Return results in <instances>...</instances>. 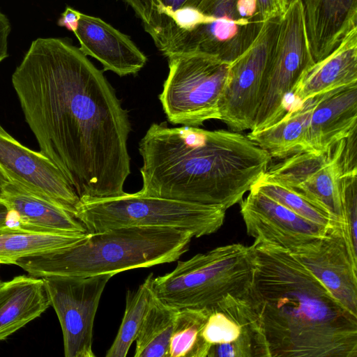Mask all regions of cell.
<instances>
[{"label": "cell", "mask_w": 357, "mask_h": 357, "mask_svg": "<svg viewBox=\"0 0 357 357\" xmlns=\"http://www.w3.org/2000/svg\"><path fill=\"white\" fill-rule=\"evenodd\" d=\"M8 182H9L8 179L7 178L6 175L3 174V172L0 169V194H1L2 188Z\"/></svg>", "instance_id": "cell-37"}, {"label": "cell", "mask_w": 357, "mask_h": 357, "mask_svg": "<svg viewBox=\"0 0 357 357\" xmlns=\"http://www.w3.org/2000/svg\"><path fill=\"white\" fill-rule=\"evenodd\" d=\"M0 169L9 182L74 213L80 199L63 173L40 151L24 146L0 124Z\"/></svg>", "instance_id": "cell-15"}, {"label": "cell", "mask_w": 357, "mask_h": 357, "mask_svg": "<svg viewBox=\"0 0 357 357\" xmlns=\"http://www.w3.org/2000/svg\"><path fill=\"white\" fill-rule=\"evenodd\" d=\"M8 211L5 204L0 201V227L8 226Z\"/></svg>", "instance_id": "cell-36"}, {"label": "cell", "mask_w": 357, "mask_h": 357, "mask_svg": "<svg viewBox=\"0 0 357 357\" xmlns=\"http://www.w3.org/2000/svg\"><path fill=\"white\" fill-rule=\"evenodd\" d=\"M192 234L162 227H124L89 232L70 246L23 257L15 265L35 278L87 277L175 261L185 253Z\"/></svg>", "instance_id": "cell-4"}, {"label": "cell", "mask_w": 357, "mask_h": 357, "mask_svg": "<svg viewBox=\"0 0 357 357\" xmlns=\"http://www.w3.org/2000/svg\"><path fill=\"white\" fill-rule=\"evenodd\" d=\"M0 201L8 211V227L44 233L88 232L66 208L16 183L8 182L3 185Z\"/></svg>", "instance_id": "cell-19"}, {"label": "cell", "mask_w": 357, "mask_h": 357, "mask_svg": "<svg viewBox=\"0 0 357 357\" xmlns=\"http://www.w3.org/2000/svg\"><path fill=\"white\" fill-rule=\"evenodd\" d=\"M255 272L251 246L232 243L178 261L152 280L155 296L177 309L209 307L227 295H248Z\"/></svg>", "instance_id": "cell-5"}, {"label": "cell", "mask_w": 357, "mask_h": 357, "mask_svg": "<svg viewBox=\"0 0 357 357\" xmlns=\"http://www.w3.org/2000/svg\"><path fill=\"white\" fill-rule=\"evenodd\" d=\"M50 306L43 278L18 275L0 283V342Z\"/></svg>", "instance_id": "cell-22"}, {"label": "cell", "mask_w": 357, "mask_h": 357, "mask_svg": "<svg viewBox=\"0 0 357 357\" xmlns=\"http://www.w3.org/2000/svg\"><path fill=\"white\" fill-rule=\"evenodd\" d=\"M178 310L154 296L135 340V357H169L170 339Z\"/></svg>", "instance_id": "cell-25"}, {"label": "cell", "mask_w": 357, "mask_h": 357, "mask_svg": "<svg viewBox=\"0 0 357 357\" xmlns=\"http://www.w3.org/2000/svg\"><path fill=\"white\" fill-rule=\"evenodd\" d=\"M280 18L264 22L250 46L229 63L219 101L223 121L232 131L251 130L259 105L264 74L280 27Z\"/></svg>", "instance_id": "cell-10"}, {"label": "cell", "mask_w": 357, "mask_h": 357, "mask_svg": "<svg viewBox=\"0 0 357 357\" xmlns=\"http://www.w3.org/2000/svg\"><path fill=\"white\" fill-rule=\"evenodd\" d=\"M239 202L240 212L255 240L295 255L317 246L330 228L303 218L253 188Z\"/></svg>", "instance_id": "cell-13"}, {"label": "cell", "mask_w": 357, "mask_h": 357, "mask_svg": "<svg viewBox=\"0 0 357 357\" xmlns=\"http://www.w3.org/2000/svg\"><path fill=\"white\" fill-rule=\"evenodd\" d=\"M12 84L40 152L63 173L80 201L126 192L128 114L79 48L59 38L36 39Z\"/></svg>", "instance_id": "cell-1"}, {"label": "cell", "mask_w": 357, "mask_h": 357, "mask_svg": "<svg viewBox=\"0 0 357 357\" xmlns=\"http://www.w3.org/2000/svg\"><path fill=\"white\" fill-rule=\"evenodd\" d=\"M226 209L125 192L116 197L79 201L74 216L88 232L124 227H162L190 231L199 238L216 232L223 225Z\"/></svg>", "instance_id": "cell-6"}, {"label": "cell", "mask_w": 357, "mask_h": 357, "mask_svg": "<svg viewBox=\"0 0 357 357\" xmlns=\"http://www.w3.org/2000/svg\"><path fill=\"white\" fill-rule=\"evenodd\" d=\"M354 84H357V27L328 56L303 73L292 95L301 102Z\"/></svg>", "instance_id": "cell-21"}, {"label": "cell", "mask_w": 357, "mask_h": 357, "mask_svg": "<svg viewBox=\"0 0 357 357\" xmlns=\"http://www.w3.org/2000/svg\"><path fill=\"white\" fill-rule=\"evenodd\" d=\"M314 63L308 41L303 0H290L280 19L276 43L261 86L259 105L251 131L280 120L303 73Z\"/></svg>", "instance_id": "cell-9"}, {"label": "cell", "mask_w": 357, "mask_h": 357, "mask_svg": "<svg viewBox=\"0 0 357 357\" xmlns=\"http://www.w3.org/2000/svg\"><path fill=\"white\" fill-rule=\"evenodd\" d=\"M209 307L178 310L169 347V357H207L210 345L202 336Z\"/></svg>", "instance_id": "cell-27"}, {"label": "cell", "mask_w": 357, "mask_h": 357, "mask_svg": "<svg viewBox=\"0 0 357 357\" xmlns=\"http://www.w3.org/2000/svg\"><path fill=\"white\" fill-rule=\"evenodd\" d=\"M207 357H270L266 339L248 295H227L209 307L202 330Z\"/></svg>", "instance_id": "cell-14"}, {"label": "cell", "mask_w": 357, "mask_h": 357, "mask_svg": "<svg viewBox=\"0 0 357 357\" xmlns=\"http://www.w3.org/2000/svg\"><path fill=\"white\" fill-rule=\"evenodd\" d=\"M199 24L176 33L160 51L166 56L202 53L231 63L255 41L264 24L256 0H202Z\"/></svg>", "instance_id": "cell-7"}, {"label": "cell", "mask_w": 357, "mask_h": 357, "mask_svg": "<svg viewBox=\"0 0 357 357\" xmlns=\"http://www.w3.org/2000/svg\"><path fill=\"white\" fill-rule=\"evenodd\" d=\"M252 188L309 221L328 227L340 223L324 208L278 183L261 177Z\"/></svg>", "instance_id": "cell-28"}, {"label": "cell", "mask_w": 357, "mask_h": 357, "mask_svg": "<svg viewBox=\"0 0 357 357\" xmlns=\"http://www.w3.org/2000/svg\"><path fill=\"white\" fill-rule=\"evenodd\" d=\"M113 275L42 278L63 333L66 357H94V319L104 289Z\"/></svg>", "instance_id": "cell-11"}, {"label": "cell", "mask_w": 357, "mask_h": 357, "mask_svg": "<svg viewBox=\"0 0 357 357\" xmlns=\"http://www.w3.org/2000/svg\"><path fill=\"white\" fill-rule=\"evenodd\" d=\"M357 126V84L319 95L302 152H326Z\"/></svg>", "instance_id": "cell-18"}, {"label": "cell", "mask_w": 357, "mask_h": 357, "mask_svg": "<svg viewBox=\"0 0 357 357\" xmlns=\"http://www.w3.org/2000/svg\"><path fill=\"white\" fill-rule=\"evenodd\" d=\"M202 0H153V12L149 24L144 26L155 43L168 28L172 15L185 8H197Z\"/></svg>", "instance_id": "cell-30"}, {"label": "cell", "mask_w": 357, "mask_h": 357, "mask_svg": "<svg viewBox=\"0 0 357 357\" xmlns=\"http://www.w3.org/2000/svg\"><path fill=\"white\" fill-rule=\"evenodd\" d=\"M131 7L142 20L143 26L149 24L153 12V0H122Z\"/></svg>", "instance_id": "cell-33"}, {"label": "cell", "mask_w": 357, "mask_h": 357, "mask_svg": "<svg viewBox=\"0 0 357 357\" xmlns=\"http://www.w3.org/2000/svg\"><path fill=\"white\" fill-rule=\"evenodd\" d=\"M343 225L350 251L357 259V172L342 174L339 180Z\"/></svg>", "instance_id": "cell-29"}, {"label": "cell", "mask_w": 357, "mask_h": 357, "mask_svg": "<svg viewBox=\"0 0 357 357\" xmlns=\"http://www.w3.org/2000/svg\"><path fill=\"white\" fill-rule=\"evenodd\" d=\"M248 299L270 357H357V315L289 251L255 240Z\"/></svg>", "instance_id": "cell-3"}, {"label": "cell", "mask_w": 357, "mask_h": 357, "mask_svg": "<svg viewBox=\"0 0 357 357\" xmlns=\"http://www.w3.org/2000/svg\"><path fill=\"white\" fill-rule=\"evenodd\" d=\"M294 255L344 308L357 315V259L342 224L331 227L312 249Z\"/></svg>", "instance_id": "cell-16"}, {"label": "cell", "mask_w": 357, "mask_h": 357, "mask_svg": "<svg viewBox=\"0 0 357 357\" xmlns=\"http://www.w3.org/2000/svg\"><path fill=\"white\" fill-rule=\"evenodd\" d=\"M343 139L326 152L303 151L269 167L262 178L282 185L326 209L343 225L339 188Z\"/></svg>", "instance_id": "cell-12"}, {"label": "cell", "mask_w": 357, "mask_h": 357, "mask_svg": "<svg viewBox=\"0 0 357 357\" xmlns=\"http://www.w3.org/2000/svg\"><path fill=\"white\" fill-rule=\"evenodd\" d=\"M1 282V280H0V283Z\"/></svg>", "instance_id": "cell-38"}, {"label": "cell", "mask_w": 357, "mask_h": 357, "mask_svg": "<svg viewBox=\"0 0 357 357\" xmlns=\"http://www.w3.org/2000/svg\"><path fill=\"white\" fill-rule=\"evenodd\" d=\"M89 234L44 233L0 227V264H15L23 257L73 245Z\"/></svg>", "instance_id": "cell-24"}, {"label": "cell", "mask_w": 357, "mask_h": 357, "mask_svg": "<svg viewBox=\"0 0 357 357\" xmlns=\"http://www.w3.org/2000/svg\"><path fill=\"white\" fill-rule=\"evenodd\" d=\"M306 31L314 62L328 56L357 27V0H303Z\"/></svg>", "instance_id": "cell-20"}, {"label": "cell", "mask_w": 357, "mask_h": 357, "mask_svg": "<svg viewBox=\"0 0 357 357\" xmlns=\"http://www.w3.org/2000/svg\"><path fill=\"white\" fill-rule=\"evenodd\" d=\"M264 22L280 18L285 13L290 0H256Z\"/></svg>", "instance_id": "cell-32"}, {"label": "cell", "mask_w": 357, "mask_h": 357, "mask_svg": "<svg viewBox=\"0 0 357 357\" xmlns=\"http://www.w3.org/2000/svg\"><path fill=\"white\" fill-rule=\"evenodd\" d=\"M319 96L301 102L271 126L250 131L248 137L266 150L271 158H285L302 152L312 112Z\"/></svg>", "instance_id": "cell-23"}, {"label": "cell", "mask_w": 357, "mask_h": 357, "mask_svg": "<svg viewBox=\"0 0 357 357\" xmlns=\"http://www.w3.org/2000/svg\"><path fill=\"white\" fill-rule=\"evenodd\" d=\"M81 13V12L68 6L58 20V24L74 32L78 26Z\"/></svg>", "instance_id": "cell-34"}, {"label": "cell", "mask_w": 357, "mask_h": 357, "mask_svg": "<svg viewBox=\"0 0 357 357\" xmlns=\"http://www.w3.org/2000/svg\"><path fill=\"white\" fill-rule=\"evenodd\" d=\"M167 58L169 72L159 99L168 121L197 127L220 120L219 101L229 63L202 53Z\"/></svg>", "instance_id": "cell-8"}, {"label": "cell", "mask_w": 357, "mask_h": 357, "mask_svg": "<svg viewBox=\"0 0 357 357\" xmlns=\"http://www.w3.org/2000/svg\"><path fill=\"white\" fill-rule=\"evenodd\" d=\"M142 195L220 206L239 203L270 167L271 156L248 136L152 123L139 143Z\"/></svg>", "instance_id": "cell-2"}, {"label": "cell", "mask_w": 357, "mask_h": 357, "mask_svg": "<svg viewBox=\"0 0 357 357\" xmlns=\"http://www.w3.org/2000/svg\"><path fill=\"white\" fill-rule=\"evenodd\" d=\"M356 155L357 126L343 139V146L340 159L342 174L357 172Z\"/></svg>", "instance_id": "cell-31"}, {"label": "cell", "mask_w": 357, "mask_h": 357, "mask_svg": "<svg viewBox=\"0 0 357 357\" xmlns=\"http://www.w3.org/2000/svg\"><path fill=\"white\" fill-rule=\"evenodd\" d=\"M153 278L151 273L136 290L127 291L123 319L116 336L106 353V357L127 356L155 296L152 289Z\"/></svg>", "instance_id": "cell-26"}, {"label": "cell", "mask_w": 357, "mask_h": 357, "mask_svg": "<svg viewBox=\"0 0 357 357\" xmlns=\"http://www.w3.org/2000/svg\"><path fill=\"white\" fill-rule=\"evenodd\" d=\"M79 50L98 60L105 71L119 76L134 75L145 66L147 58L132 40L99 17L81 13L73 32Z\"/></svg>", "instance_id": "cell-17"}, {"label": "cell", "mask_w": 357, "mask_h": 357, "mask_svg": "<svg viewBox=\"0 0 357 357\" xmlns=\"http://www.w3.org/2000/svg\"><path fill=\"white\" fill-rule=\"evenodd\" d=\"M10 24L6 16L0 11V62L8 56V36Z\"/></svg>", "instance_id": "cell-35"}]
</instances>
